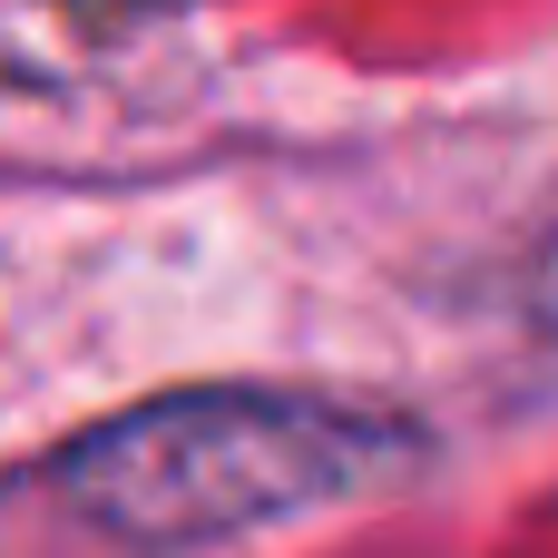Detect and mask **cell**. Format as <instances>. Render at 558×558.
<instances>
[{"mask_svg": "<svg viewBox=\"0 0 558 558\" xmlns=\"http://www.w3.org/2000/svg\"><path fill=\"white\" fill-rule=\"evenodd\" d=\"M539 304H549V324H558V235H549V255H539Z\"/></svg>", "mask_w": 558, "mask_h": 558, "instance_id": "cell-2", "label": "cell"}, {"mask_svg": "<svg viewBox=\"0 0 558 558\" xmlns=\"http://www.w3.org/2000/svg\"><path fill=\"white\" fill-rule=\"evenodd\" d=\"M412 461V432L324 392H177L59 461V490L88 530L128 549H206L324 500H353Z\"/></svg>", "mask_w": 558, "mask_h": 558, "instance_id": "cell-1", "label": "cell"}]
</instances>
